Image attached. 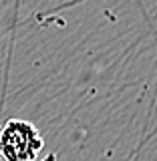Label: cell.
Segmentation results:
<instances>
[{"mask_svg":"<svg viewBox=\"0 0 157 161\" xmlns=\"http://www.w3.org/2000/svg\"><path fill=\"white\" fill-rule=\"evenodd\" d=\"M44 147V139L32 123L10 119L0 129V159L34 161Z\"/></svg>","mask_w":157,"mask_h":161,"instance_id":"6da1fadb","label":"cell"}]
</instances>
